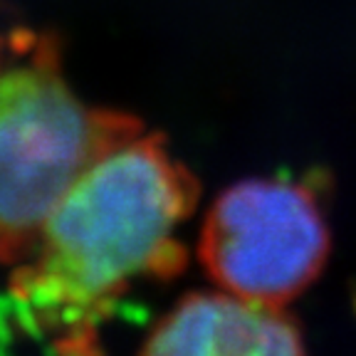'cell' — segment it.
I'll use <instances>...</instances> for the list:
<instances>
[{
    "instance_id": "4",
    "label": "cell",
    "mask_w": 356,
    "mask_h": 356,
    "mask_svg": "<svg viewBox=\"0 0 356 356\" xmlns=\"http://www.w3.org/2000/svg\"><path fill=\"white\" fill-rule=\"evenodd\" d=\"M139 356H307L287 312L230 292H188L151 327Z\"/></svg>"
},
{
    "instance_id": "1",
    "label": "cell",
    "mask_w": 356,
    "mask_h": 356,
    "mask_svg": "<svg viewBox=\"0 0 356 356\" xmlns=\"http://www.w3.org/2000/svg\"><path fill=\"white\" fill-rule=\"evenodd\" d=\"M198 181L159 134L139 131L92 163L60 198L10 295L57 356H102L99 332L141 280L186 265L178 228L193 216Z\"/></svg>"
},
{
    "instance_id": "2",
    "label": "cell",
    "mask_w": 356,
    "mask_h": 356,
    "mask_svg": "<svg viewBox=\"0 0 356 356\" xmlns=\"http://www.w3.org/2000/svg\"><path fill=\"white\" fill-rule=\"evenodd\" d=\"M141 119L74 95L52 50L0 70V262L15 267L70 186Z\"/></svg>"
},
{
    "instance_id": "3",
    "label": "cell",
    "mask_w": 356,
    "mask_h": 356,
    "mask_svg": "<svg viewBox=\"0 0 356 356\" xmlns=\"http://www.w3.org/2000/svg\"><path fill=\"white\" fill-rule=\"evenodd\" d=\"M332 250L327 216L309 186L289 178H248L208 208L198 260L230 295L284 307L317 282Z\"/></svg>"
}]
</instances>
